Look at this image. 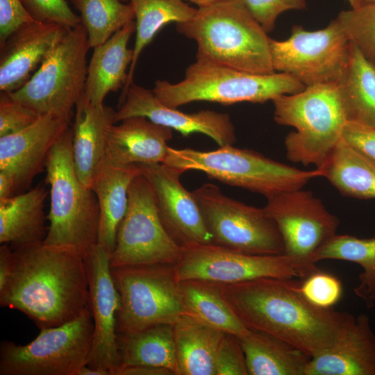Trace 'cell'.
I'll return each mask as SVG.
<instances>
[{"instance_id":"cell-1","label":"cell","mask_w":375,"mask_h":375,"mask_svg":"<svg viewBox=\"0 0 375 375\" xmlns=\"http://www.w3.org/2000/svg\"><path fill=\"white\" fill-rule=\"evenodd\" d=\"M292 279L263 277L219 285L247 328L275 336L312 357L333 346L355 316L314 306L301 293L300 282Z\"/></svg>"},{"instance_id":"cell-2","label":"cell","mask_w":375,"mask_h":375,"mask_svg":"<svg viewBox=\"0 0 375 375\" xmlns=\"http://www.w3.org/2000/svg\"><path fill=\"white\" fill-rule=\"evenodd\" d=\"M12 251L1 306L21 311L40 329L71 322L90 306L85 259L76 251L43 243Z\"/></svg>"},{"instance_id":"cell-3","label":"cell","mask_w":375,"mask_h":375,"mask_svg":"<svg viewBox=\"0 0 375 375\" xmlns=\"http://www.w3.org/2000/svg\"><path fill=\"white\" fill-rule=\"evenodd\" d=\"M176 30L197 46V60L259 74L275 73L270 40L242 0H219L197 8Z\"/></svg>"},{"instance_id":"cell-4","label":"cell","mask_w":375,"mask_h":375,"mask_svg":"<svg viewBox=\"0 0 375 375\" xmlns=\"http://www.w3.org/2000/svg\"><path fill=\"white\" fill-rule=\"evenodd\" d=\"M72 140L73 128L69 126L46 160L49 226L42 243L72 248L85 259L98 244L99 208L94 192L81 183L75 171Z\"/></svg>"},{"instance_id":"cell-5","label":"cell","mask_w":375,"mask_h":375,"mask_svg":"<svg viewBox=\"0 0 375 375\" xmlns=\"http://www.w3.org/2000/svg\"><path fill=\"white\" fill-rule=\"evenodd\" d=\"M272 101L274 121L295 128L285 138L288 159L320 168L343 138L347 122L337 83L307 86Z\"/></svg>"},{"instance_id":"cell-6","label":"cell","mask_w":375,"mask_h":375,"mask_svg":"<svg viewBox=\"0 0 375 375\" xmlns=\"http://www.w3.org/2000/svg\"><path fill=\"white\" fill-rule=\"evenodd\" d=\"M301 83L282 73L259 74L212 62L197 60L176 83L157 80L153 92L164 105L178 108L194 101L224 105L240 102L263 103L283 94L304 90Z\"/></svg>"},{"instance_id":"cell-7","label":"cell","mask_w":375,"mask_h":375,"mask_svg":"<svg viewBox=\"0 0 375 375\" xmlns=\"http://www.w3.org/2000/svg\"><path fill=\"white\" fill-rule=\"evenodd\" d=\"M162 163L183 172H202L210 178L262 194L267 199L281 192L301 189L312 178L321 176L317 168L301 170L255 151L233 145L220 146L210 151L169 147Z\"/></svg>"},{"instance_id":"cell-8","label":"cell","mask_w":375,"mask_h":375,"mask_svg":"<svg viewBox=\"0 0 375 375\" xmlns=\"http://www.w3.org/2000/svg\"><path fill=\"white\" fill-rule=\"evenodd\" d=\"M90 48L82 24L69 30L26 84L9 94L40 115L71 120L84 91Z\"/></svg>"},{"instance_id":"cell-9","label":"cell","mask_w":375,"mask_h":375,"mask_svg":"<svg viewBox=\"0 0 375 375\" xmlns=\"http://www.w3.org/2000/svg\"><path fill=\"white\" fill-rule=\"evenodd\" d=\"M30 343L0 344V375H76L87 365L94 324L90 306L74 320L40 329Z\"/></svg>"},{"instance_id":"cell-10","label":"cell","mask_w":375,"mask_h":375,"mask_svg":"<svg viewBox=\"0 0 375 375\" xmlns=\"http://www.w3.org/2000/svg\"><path fill=\"white\" fill-rule=\"evenodd\" d=\"M111 271L121 297L117 334L174 325L187 313L174 265H138Z\"/></svg>"},{"instance_id":"cell-11","label":"cell","mask_w":375,"mask_h":375,"mask_svg":"<svg viewBox=\"0 0 375 375\" xmlns=\"http://www.w3.org/2000/svg\"><path fill=\"white\" fill-rule=\"evenodd\" d=\"M212 244L250 254L284 253L279 229L264 208L247 205L224 194L210 183L195 189Z\"/></svg>"},{"instance_id":"cell-12","label":"cell","mask_w":375,"mask_h":375,"mask_svg":"<svg viewBox=\"0 0 375 375\" xmlns=\"http://www.w3.org/2000/svg\"><path fill=\"white\" fill-rule=\"evenodd\" d=\"M181 254L182 247L161 222L151 184L138 174L129 186L128 208L118 228L111 268L174 265Z\"/></svg>"},{"instance_id":"cell-13","label":"cell","mask_w":375,"mask_h":375,"mask_svg":"<svg viewBox=\"0 0 375 375\" xmlns=\"http://www.w3.org/2000/svg\"><path fill=\"white\" fill-rule=\"evenodd\" d=\"M351 42L338 18L324 28L309 31L294 25L290 37L270 40L274 69L304 86L335 83L349 59Z\"/></svg>"},{"instance_id":"cell-14","label":"cell","mask_w":375,"mask_h":375,"mask_svg":"<svg viewBox=\"0 0 375 375\" xmlns=\"http://www.w3.org/2000/svg\"><path fill=\"white\" fill-rule=\"evenodd\" d=\"M276 222L284 254L293 262L301 279L319 271L312 262L315 252L336 235L339 219L311 191L296 189L267 198L264 207Z\"/></svg>"},{"instance_id":"cell-15","label":"cell","mask_w":375,"mask_h":375,"mask_svg":"<svg viewBox=\"0 0 375 375\" xmlns=\"http://www.w3.org/2000/svg\"><path fill=\"white\" fill-rule=\"evenodd\" d=\"M179 281L199 279L217 284H232L263 277L294 278L299 274L286 255H256L214 244L182 247L174 265Z\"/></svg>"},{"instance_id":"cell-16","label":"cell","mask_w":375,"mask_h":375,"mask_svg":"<svg viewBox=\"0 0 375 375\" xmlns=\"http://www.w3.org/2000/svg\"><path fill=\"white\" fill-rule=\"evenodd\" d=\"M111 254L97 244L85 258L88 276L89 304L94 324L92 348L87 365L113 372L121 365L117 318L121 297L115 284Z\"/></svg>"},{"instance_id":"cell-17","label":"cell","mask_w":375,"mask_h":375,"mask_svg":"<svg viewBox=\"0 0 375 375\" xmlns=\"http://www.w3.org/2000/svg\"><path fill=\"white\" fill-rule=\"evenodd\" d=\"M137 165L152 187L160 218L169 235L182 247L212 244L193 192L180 181L183 172L164 163Z\"/></svg>"},{"instance_id":"cell-18","label":"cell","mask_w":375,"mask_h":375,"mask_svg":"<svg viewBox=\"0 0 375 375\" xmlns=\"http://www.w3.org/2000/svg\"><path fill=\"white\" fill-rule=\"evenodd\" d=\"M135 116H142L151 122L174 129L183 136L194 133L204 134L219 147L233 145L236 141L235 127L226 113L202 110L186 113L164 105L152 90L133 82L120 96L116 110V123Z\"/></svg>"},{"instance_id":"cell-19","label":"cell","mask_w":375,"mask_h":375,"mask_svg":"<svg viewBox=\"0 0 375 375\" xmlns=\"http://www.w3.org/2000/svg\"><path fill=\"white\" fill-rule=\"evenodd\" d=\"M70 121L43 115L25 129L0 137V169L13 175L17 191L28 187L45 169L50 150Z\"/></svg>"},{"instance_id":"cell-20","label":"cell","mask_w":375,"mask_h":375,"mask_svg":"<svg viewBox=\"0 0 375 375\" xmlns=\"http://www.w3.org/2000/svg\"><path fill=\"white\" fill-rule=\"evenodd\" d=\"M68 31L34 22L12 34L0 46L1 92L11 93L23 87Z\"/></svg>"},{"instance_id":"cell-21","label":"cell","mask_w":375,"mask_h":375,"mask_svg":"<svg viewBox=\"0 0 375 375\" xmlns=\"http://www.w3.org/2000/svg\"><path fill=\"white\" fill-rule=\"evenodd\" d=\"M120 122L109 130L104 162L119 166L163 162L172 129L142 116Z\"/></svg>"},{"instance_id":"cell-22","label":"cell","mask_w":375,"mask_h":375,"mask_svg":"<svg viewBox=\"0 0 375 375\" xmlns=\"http://www.w3.org/2000/svg\"><path fill=\"white\" fill-rule=\"evenodd\" d=\"M305 375H375V334L369 317H354L333 346L311 358Z\"/></svg>"},{"instance_id":"cell-23","label":"cell","mask_w":375,"mask_h":375,"mask_svg":"<svg viewBox=\"0 0 375 375\" xmlns=\"http://www.w3.org/2000/svg\"><path fill=\"white\" fill-rule=\"evenodd\" d=\"M115 114L111 107L92 103L84 92L76 104L73 161L78 178L87 187L90 188L104 160L109 130L116 124Z\"/></svg>"},{"instance_id":"cell-24","label":"cell","mask_w":375,"mask_h":375,"mask_svg":"<svg viewBox=\"0 0 375 375\" xmlns=\"http://www.w3.org/2000/svg\"><path fill=\"white\" fill-rule=\"evenodd\" d=\"M135 31V23L132 21L94 48L83 92L94 104H103L109 92L124 88L128 81V67L133 58V49L128 47V43Z\"/></svg>"},{"instance_id":"cell-25","label":"cell","mask_w":375,"mask_h":375,"mask_svg":"<svg viewBox=\"0 0 375 375\" xmlns=\"http://www.w3.org/2000/svg\"><path fill=\"white\" fill-rule=\"evenodd\" d=\"M140 174L137 165L119 166L103 161L92 182L90 188L99 208L98 244L111 255L119 226L127 210L129 186Z\"/></svg>"},{"instance_id":"cell-26","label":"cell","mask_w":375,"mask_h":375,"mask_svg":"<svg viewBox=\"0 0 375 375\" xmlns=\"http://www.w3.org/2000/svg\"><path fill=\"white\" fill-rule=\"evenodd\" d=\"M47 191L41 184L27 192L0 199V243L16 250L43 242L44 203Z\"/></svg>"},{"instance_id":"cell-27","label":"cell","mask_w":375,"mask_h":375,"mask_svg":"<svg viewBox=\"0 0 375 375\" xmlns=\"http://www.w3.org/2000/svg\"><path fill=\"white\" fill-rule=\"evenodd\" d=\"M174 326L177 375H216V354L226 333L185 313Z\"/></svg>"},{"instance_id":"cell-28","label":"cell","mask_w":375,"mask_h":375,"mask_svg":"<svg viewBox=\"0 0 375 375\" xmlns=\"http://www.w3.org/2000/svg\"><path fill=\"white\" fill-rule=\"evenodd\" d=\"M239 338L248 375H305L312 357L301 349L258 331Z\"/></svg>"},{"instance_id":"cell-29","label":"cell","mask_w":375,"mask_h":375,"mask_svg":"<svg viewBox=\"0 0 375 375\" xmlns=\"http://www.w3.org/2000/svg\"><path fill=\"white\" fill-rule=\"evenodd\" d=\"M318 169L341 194L375 199V162L344 138Z\"/></svg>"},{"instance_id":"cell-30","label":"cell","mask_w":375,"mask_h":375,"mask_svg":"<svg viewBox=\"0 0 375 375\" xmlns=\"http://www.w3.org/2000/svg\"><path fill=\"white\" fill-rule=\"evenodd\" d=\"M336 83L347 122L375 128V68L352 42L349 61Z\"/></svg>"},{"instance_id":"cell-31","label":"cell","mask_w":375,"mask_h":375,"mask_svg":"<svg viewBox=\"0 0 375 375\" xmlns=\"http://www.w3.org/2000/svg\"><path fill=\"white\" fill-rule=\"evenodd\" d=\"M187 313L203 323L238 338L251 331L232 310L222 295L219 284L199 279L180 281Z\"/></svg>"},{"instance_id":"cell-32","label":"cell","mask_w":375,"mask_h":375,"mask_svg":"<svg viewBox=\"0 0 375 375\" xmlns=\"http://www.w3.org/2000/svg\"><path fill=\"white\" fill-rule=\"evenodd\" d=\"M121 365L162 367L177 375V358L172 324H158L142 331L117 334Z\"/></svg>"},{"instance_id":"cell-33","label":"cell","mask_w":375,"mask_h":375,"mask_svg":"<svg viewBox=\"0 0 375 375\" xmlns=\"http://www.w3.org/2000/svg\"><path fill=\"white\" fill-rule=\"evenodd\" d=\"M128 3L134 12L136 35L128 81L121 95L133 83L139 56L156 34L170 22L180 24L188 22L197 10V8L190 6L183 0H128Z\"/></svg>"},{"instance_id":"cell-34","label":"cell","mask_w":375,"mask_h":375,"mask_svg":"<svg viewBox=\"0 0 375 375\" xmlns=\"http://www.w3.org/2000/svg\"><path fill=\"white\" fill-rule=\"evenodd\" d=\"M340 260L358 264L362 268L356 295L372 308L375 304V237L359 238L349 235H335L314 254L312 262Z\"/></svg>"},{"instance_id":"cell-35","label":"cell","mask_w":375,"mask_h":375,"mask_svg":"<svg viewBox=\"0 0 375 375\" xmlns=\"http://www.w3.org/2000/svg\"><path fill=\"white\" fill-rule=\"evenodd\" d=\"M70 2L79 12L90 48L102 44L135 19L131 6L124 0H70Z\"/></svg>"},{"instance_id":"cell-36","label":"cell","mask_w":375,"mask_h":375,"mask_svg":"<svg viewBox=\"0 0 375 375\" xmlns=\"http://www.w3.org/2000/svg\"><path fill=\"white\" fill-rule=\"evenodd\" d=\"M337 18L350 41L375 68V1L342 11Z\"/></svg>"},{"instance_id":"cell-37","label":"cell","mask_w":375,"mask_h":375,"mask_svg":"<svg viewBox=\"0 0 375 375\" xmlns=\"http://www.w3.org/2000/svg\"><path fill=\"white\" fill-rule=\"evenodd\" d=\"M299 289L306 299L322 308H331L340 301L343 291L337 277L320 270L303 279Z\"/></svg>"},{"instance_id":"cell-38","label":"cell","mask_w":375,"mask_h":375,"mask_svg":"<svg viewBox=\"0 0 375 375\" xmlns=\"http://www.w3.org/2000/svg\"><path fill=\"white\" fill-rule=\"evenodd\" d=\"M32 18L38 22L56 24L67 29L81 24V19L66 0H20Z\"/></svg>"},{"instance_id":"cell-39","label":"cell","mask_w":375,"mask_h":375,"mask_svg":"<svg viewBox=\"0 0 375 375\" xmlns=\"http://www.w3.org/2000/svg\"><path fill=\"white\" fill-rule=\"evenodd\" d=\"M40 115L33 109L14 100L9 93L0 94V137L19 132Z\"/></svg>"},{"instance_id":"cell-40","label":"cell","mask_w":375,"mask_h":375,"mask_svg":"<svg viewBox=\"0 0 375 375\" xmlns=\"http://www.w3.org/2000/svg\"><path fill=\"white\" fill-rule=\"evenodd\" d=\"M216 375H248L244 353L240 338L225 333L216 354Z\"/></svg>"},{"instance_id":"cell-41","label":"cell","mask_w":375,"mask_h":375,"mask_svg":"<svg viewBox=\"0 0 375 375\" xmlns=\"http://www.w3.org/2000/svg\"><path fill=\"white\" fill-rule=\"evenodd\" d=\"M242 3L267 33L272 31L278 16L290 10L306 8V0H242Z\"/></svg>"},{"instance_id":"cell-42","label":"cell","mask_w":375,"mask_h":375,"mask_svg":"<svg viewBox=\"0 0 375 375\" xmlns=\"http://www.w3.org/2000/svg\"><path fill=\"white\" fill-rule=\"evenodd\" d=\"M34 22L20 0H0V46L15 32Z\"/></svg>"},{"instance_id":"cell-43","label":"cell","mask_w":375,"mask_h":375,"mask_svg":"<svg viewBox=\"0 0 375 375\" xmlns=\"http://www.w3.org/2000/svg\"><path fill=\"white\" fill-rule=\"evenodd\" d=\"M343 138L375 162V128L347 122Z\"/></svg>"},{"instance_id":"cell-44","label":"cell","mask_w":375,"mask_h":375,"mask_svg":"<svg viewBox=\"0 0 375 375\" xmlns=\"http://www.w3.org/2000/svg\"><path fill=\"white\" fill-rule=\"evenodd\" d=\"M112 375H176L175 372L166 367L145 365H120Z\"/></svg>"},{"instance_id":"cell-45","label":"cell","mask_w":375,"mask_h":375,"mask_svg":"<svg viewBox=\"0 0 375 375\" xmlns=\"http://www.w3.org/2000/svg\"><path fill=\"white\" fill-rule=\"evenodd\" d=\"M13 251L7 244L0 246V290L8 281L12 269Z\"/></svg>"},{"instance_id":"cell-46","label":"cell","mask_w":375,"mask_h":375,"mask_svg":"<svg viewBox=\"0 0 375 375\" xmlns=\"http://www.w3.org/2000/svg\"><path fill=\"white\" fill-rule=\"evenodd\" d=\"M17 192L13 175L4 169H0V199L12 197Z\"/></svg>"},{"instance_id":"cell-47","label":"cell","mask_w":375,"mask_h":375,"mask_svg":"<svg viewBox=\"0 0 375 375\" xmlns=\"http://www.w3.org/2000/svg\"><path fill=\"white\" fill-rule=\"evenodd\" d=\"M76 375H111L110 371L106 369L92 368L87 365L83 366Z\"/></svg>"},{"instance_id":"cell-48","label":"cell","mask_w":375,"mask_h":375,"mask_svg":"<svg viewBox=\"0 0 375 375\" xmlns=\"http://www.w3.org/2000/svg\"><path fill=\"white\" fill-rule=\"evenodd\" d=\"M191 2L198 6V8L203 7L217 2L219 0H183Z\"/></svg>"},{"instance_id":"cell-49","label":"cell","mask_w":375,"mask_h":375,"mask_svg":"<svg viewBox=\"0 0 375 375\" xmlns=\"http://www.w3.org/2000/svg\"><path fill=\"white\" fill-rule=\"evenodd\" d=\"M347 1L349 2L351 8H357L361 5V2L360 0H347Z\"/></svg>"},{"instance_id":"cell-50","label":"cell","mask_w":375,"mask_h":375,"mask_svg":"<svg viewBox=\"0 0 375 375\" xmlns=\"http://www.w3.org/2000/svg\"><path fill=\"white\" fill-rule=\"evenodd\" d=\"M360 2H361V4L362 3H372V2H374L375 0H360Z\"/></svg>"}]
</instances>
